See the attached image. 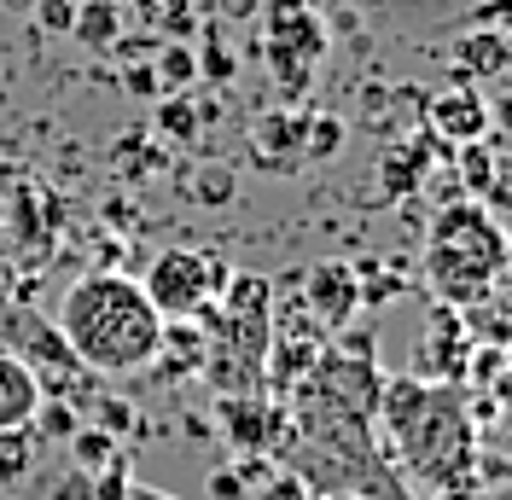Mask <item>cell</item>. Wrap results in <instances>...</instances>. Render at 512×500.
<instances>
[{
	"label": "cell",
	"instance_id": "cell-16",
	"mask_svg": "<svg viewBox=\"0 0 512 500\" xmlns=\"http://www.w3.org/2000/svg\"><path fill=\"white\" fill-rule=\"evenodd\" d=\"M30 460H35V437L30 431H0V483L18 477Z\"/></svg>",
	"mask_w": 512,
	"mask_h": 500
},
{
	"label": "cell",
	"instance_id": "cell-6",
	"mask_svg": "<svg viewBox=\"0 0 512 500\" xmlns=\"http://www.w3.org/2000/svg\"><path fill=\"white\" fill-rule=\"evenodd\" d=\"M262 47L274 64V82L286 94H297L320 59V24L309 0H262Z\"/></svg>",
	"mask_w": 512,
	"mask_h": 500
},
{
	"label": "cell",
	"instance_id": "cell-19",
	"mask_svg": "<svg viewBox=\"0 0 512 500\" xmlns=\"http://www.w3.org/2000/svg\"><path fill=\"white\" fill-rule=\"evenodd\" d=\"M256 489H262L256 500H315V495H309V483H303V477H291L286 466H274L262 483H256Z\"/></svg>",
	"mask_w": 512,
	"mask_h": 500
},
{
	"label": "cell",
	"instance_id": "cell-2",
	"mask_svg": "<svg viewBox=\"0 0 512 500\" xmlns=\"http://www.w3.org/2000/svg\"><path fill=\"white\" fill-rule=\"evenodd\" d=\"M53 332L64 338V349L99 378H128L146 373L158 361L163 344V314L152 309L146 285L134 274H88L64 291Z\"/></svg>",
	"mask_w": 512,
	"mask_h": 500
},
{
	"label": "cell",
	"instance_id": "cell-12",
	"mask_svg": "<svg viewBox=\"0 0 512 500\" xmlns=\"http://www.w3.org/2000/svg\"><path fill=\"white\" fill-rule=\"evenodd\" d=\"M454 59L466 64V70H478V76H489V70H507L512 53L501 35H460L454 41Z\"/></svg>",
	"mask_w": 512,
	"mask_h": 500
},
{
	"label": "cell",
	"instance_id": "cell-26",
	"mask_svg": "<svg viewBox=\"0 0 512 500\" xmlns=\"http://www.w3.org/2000/svg\"><path fill=\"white\" fill-rule=\"evenodd\" d=\"M448 500H495V495H478V489H466V495H448Z\"/></svg>",
	"mask_w": 512,
	"mask_h": 500
},
{
	"label": "cell",
	"instance_id": "cell-10",
	"mask_svg": "<svg viewBox=\"0 0 512 500\" xmlns=\"http://www.w3.org/2000/svg\"><path fill=\"white\" fill-rule=\"evenodd\" d=\"M76 41H88L94 53H105V47H117L123 41V12L111 6V0H76Z\"/></svg>",
	"mask_w": 512,
	"mask_h": 500
},
{
	"label": "cell",
	"instance_id": "cell-5",
	"mask_svg": "<svg viewBox=\"0 0 512 500\" xmlns=\"http://www.w3.org/2000/svg\"><path fill=\"white\" fill-rule=\"evenodd\" d=\"M227 280H233V268H227L222 256H210V250H158L152 256V268L140 274L146 285V297H152V309L163 320H204V314L222 303Z\"/></svg>",
	"mask_w": 512,
	"mask_h": 500
},
{
	"label": "cell",
	"instance_id": "cell-27",
	"mask_svg": "<svg viewBox=\"0 0 512 500\" xmlns=\"http://www.w3.org/2000/svg\"><path fill=\"white\" fill-rule=\"evenodd\" d=\"M315 500H367V495H315Z\"/></svg>",
	"mask_w": 512,
	"mask_h": 500
},
{
	"label": "cell",
	"instance_id": "cell-22",
	"mask_svg": "<svg viewBox=\"0 0 512 500\" xmlns=\"http://www.w3.org/2000/svg\"><path fill=\"white\" fill-rule=\"evenodd\" d=\"M233 181H227V175H210V181H204V192H198V198H204V204H227V198H233Z\"/></svg>",
	"mask_w": 512,
	"mask_h": 500
},
{
	"label": "cell",
	"instance_id": "cell-18",
	"mask_svg": "<svg viewBox=\"0 0 512 500\" xmlns=\"http://www.w3.org/2000/svg\"><path fill=\"white\" fill-rule=\"evenodd\" d=\"M30 12H35V24H41L47 35H70L76 30V0H35Z\"/></svg>",
	"mask_w": 512,
	"mask_h": 500
},
{
	"label": "cell",
	"instance_id": "cell-24",
	"mask_svg": "<svg viewBox=\"0 0 512 500\" xmlns=\"http://www.w3.org/2000/svg\"><path fill=\"white\" fill-rule=\"evenodd\" d=\"M128 500H175V495H163V489H146V483H134V489H128Z\"/></svg>",
	"mask_w": 512,
	"mask_h": 500
},
{
	"label": "cell",
	"instance_id": "cell-14",
	"mask_svg": "<svg viewBox=\"0 0 512 500\" xmlns=\"http://www.w3.org/2000/svg\"><path fill=\"white\" fill-rule=\"evenodd\" d=\"M158 128H163V134H175L181 146H187V140H198V111L187 105V94H163V105H158Z\"/></svg>",
	"mask_w": 512,
	"mask_h": 500
},
{
	"label": "cell",
	"instance_id": "cell-11",
	"mask_svg": "<svg viewBox=\"0 0 512 500\" xmlns=\"http://www.w3.org/2000/svg\"><path fill=\"white\" fill-rule=\"evenodd\" d=\"M123 454V437H111L105 425H76L70 431V460H76V471H99L111 466Z\"/></svg>",
	"mask_w": 512,
	"mask_h": 500
},
{
	"label": "cell",
	"instance_id": "cell-4",
	"mask_svg": "<svg viewBox=\"0 0 512 500\" xmlns=\"http://www.w3.org/2000/svg\"><path fill=\"white\" fill-rule=\"evenodd\" d=\"M268 303L274 291L256 274H233L222 291V314L204 332V378L216 396H262L268 390Z\"/></svg>",
	"mask_w": 512,
	"mask_h": 500
},
{
	"label": "cell",
	"instance_id": "cell-3",
	"mask_svg": "<svg viewBox=\"0 0 512 500\" xmlns=\"http://www.w3.org/2000/svg\"><path fill=\"white\" fill-rule=\"evenodd\" d=\"M512 239L501 216L478 198H448L425 233V285L443 309H472L489 297V285L507 274Z\"/></svg>",
	"mask_w": 512,
	"mask_h": 500
},
{
	"label": "cell",
	"instance_id": "cell-20",
	"mask_svg": "<svg viewBox=\"0 0 512 500\" xmlns=\"http://www.w3.org/2000/svg\"><path fill=\"white\" fill-rule=\"evenodd\" d=\"M251 495V483H245V471H210V500H245Z\"/></svg>",
	"mask_w": 512,
	"mask_h": 500
},
{
	"label": "cell",
	"instance_id": "cell-21",
	"mask_svg": "<svg viewBox=\"0 0 512 500\" xmlns=\"http://www.w3.org/2000/svg\"><path fill=\"white\" fill-rule=\"evenodd\" d=\"M483 204H489V210H507V216H512V163H495V181L483 187Z\"/></svg>",
	"mask_w": 512,
	"mask_h": 500
},
{
	"label": "cell",
	"instance_id": "cell-7",
	"mask_svg": "<svg viewBox=\"0 0 512 500\" xmlns=\"http://www.w3.org/2000/svg\"><path fill=\"white\" fill-rule=\"evenodd\" d=\"M425 140H431V146H448V152L489 140V105H483L472 88L431 94V105H425Z\"/></svg>",
	"mask_w": 512,
	"mask_h": 500
},
{
	"label": "cell",
	"instance_id": "cell-1",
	"mask_svg": "<svg viewBox=\"0 0 512 500\" xmlns=\"http://www.w3.org/2000/svg\"><path fill=\"white\" fill-rule=\"evenodd\" d=\"M379 448L414 500L478 489V419L448 378H384Z\"/></svg>",
	"mask_w": 512,
	"mask_h": 500
},
{
	"label": "cell",
	"instance_id": "cell-8",
	"mask_svg": "<svg viewBox=\"0 0 512 500\" xmlns=\"http://www.w3.org/2000/svg\"><path fill=\"white\" fill-rule=\"evenodd\" d=\"M355 303H361V291H355V274L344 262H320L309 268V285H303V309L315 314L326 332H344L350 326Z\"/></svg>",
	"mask_w": 512,
	"mask_h": 500
},
{
	"label": "cell",
	"instance_id": "cell-17",
	"mask_svg": "<svg viewBox=\"0 0 512 500\" xmlns=\"http://www.w3.org/2000/svg\"><path fill=\"white\" fill-rule=\"evenodd\" d=\"M233 70H239V59H233V47H227V41H216V35H204V47H198V76H216V82H233Z\"/></svg>",
	"mask_w": 512,
	"mask_h": 500
},
{
	"label": "cell",
	"instance_id": "cell-15",
	"mask_svg": "<svg viewBox=\"0 0 512 500\" xmlns=\"http://www.w3.org/2000/svg\"><path fill=\"white\" fill-rule=\"evenodd\" d=\"M338 140H344V123L338 117H303V157H332L338 152Z\"/></svg>",
	"mask_w": 512,
	"mask_h": 500
},
{
	"label": "cell",
	"instance_id": "cell-13",
	"mask_svg": "<svg viewBox=\"0 0 512 500\" xmlns=\"http://www.w3.org/2000/svg\"><path fill=\"white\" fill-rule=\"evenodd\" d=\"M192 76H198V53L192 47H181V41L158 47V88L163 94H187Z\"/></svg>",
	"mask_w": 512,
	"mask_h": 500
},
{
	"label": "cell",
	"instance_id": "cell-25",
	"mask_svg": "<svg viewBox=\"0 0 512 500\" xmlns=\"http://www.w3.org/2000/svg\"><path fill=\"white\" fill-rule=\"evenodd\" d=\"M0 6H12V12H30L35 0H0Z\"/></svg>",
	"mask_w": 512,
	"mask_h": 500
},
{
	"label": "cell",
	"instance_id": "cell-9",
	"mask_svg": "<svg viewBox=\"0 0 512 500\" xmlns=\"http://www.w3.org/2000/svg\"><path fill=\"white\" fill-rule=\"evenodd\" d=\"M41 402H47V390H41L35 367L24 355L0 349V431H30L41 419Z\"/></svg>",
	"mask_w": 512,
	"mask_h": 500
},
{
	"label": "cell",
	"instance_id": "cell-23",
	"mask_svg": "<svg viewBox=\"0 0 512 500\" xmlns=\"http://www.w3.org/2000/svg\"><path fill=\"white\" fill-rule=\"evenodd\" d=\"M262 0H222V18H251Z\"/></svg>",
	"mask_w": 512,
	"mask_h": 500
}]
</instances>
